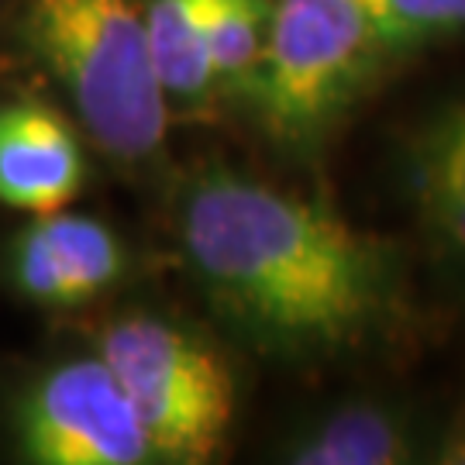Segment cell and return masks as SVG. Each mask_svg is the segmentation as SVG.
<instances>
[{
    "label": "cell",
    "mask_w": 465,
    "mask_h": 465,
    "mask_svg": "<svg viewBox=\"0 0 465 465\" xmlns=\"http://www.w3.org/2000/svg\"><path fill=\"white\" fill-rule=\"evenodd\" d=\"M173 234L211 314L282 366L362 355L414 321L400 242L228 163L180 180Z\"/></svg>",
    "instance_id": "cell-1"
},
{
    "label": "cell",
    "mask_w": 465,
    "mask_h": 465,
    "mask_svg": "<svg viewBox=\"0 0 465 465\" xmlns=\"http://www.w3.org/2000/svg\"><path fill=\"white\" fill-rule=\"evenodd\" d=\"M11 38L114 166L149 173L163 159L173 111L152 63L145 0H17Z\"/></svg>",
    "instance_id": "cell-2"
},
{
    "label": "cell",
    "mask_w": 465,
    "mask_h": 465,
    "mask_svg": "<svg viewBox=\"0 0 465 465\" xmlns=\"http://www.w3.org/2000/svg\"><path fill=\"white\" fill-rule=\"evenodd\" d=\"M390 66L359 0H272L245 111L280 155L311 163Z\"/></svg>",
    "instance_id": "cell-3"
},
{
    "label": "cell",
    "mask_w": 465,
    "mask_h": 465,
    "mask_svg": "<svg viewBox=\"0 0 465 465\" xmlns=\"http://www.w3.org/2000/svg\"><path fill=\"white\" fill-rule=\"evenodd\" d=\"M94 351L124 386L155 462L221 459L238 417V372L207 331L163 311H124L100 324Z\"/></svg>",
    "instance_id": "cell-4"
},
{
    "label": "cell",
    "mask_w": 465,
    "mask_h": 465,
    "mask_svg": "<svg viewBox=\"0 0 465 465\" xmlns=\"http://www.w3.org/2000/svg\"><path fill=\"white\" fill-rule=\"evenodd\" d=\"M7 434L32 465H152L155 451L124 386L97 351L35 372L11 397Z\"/></svg>",
    "instance_id": "cell-5"
},
{
    "label": "cell",
    "mask_w": 465,
    "mask_h": 465,
    "mask_svg": "<svg viewBox=\"0 0 465 465\" xmlns=\"http://www.w3.org/2000/svg\"><path fill=\"white\" fill-rule=\"evenodd\" d=\"M134 255L107 221L90 214H28L0 252L4 282L52 314L94 307L132 276Z\"/></svg>",
    "instance_id": "cell-6"
},
{
    "label": "cell",
    "mask_w": 465,
    "mask_h": 465,
    "mask_svg": "<svg viewBox=\"0 0 465 465\" xmlns=\"http://www.w3.org/2000/svg\"><path fill=\"white\" fill-rule=\"evenodd\" d=\"M84 138L45 100H0V207L21 214L69 207L86 186Z\"/></svg>",
    "instance_id": "cell-7"
},
{
    "label": "cell",
    "mask_w": 465,
    "mask_h": 465,
    "mask_svg": "<svg viewBox=\"0 0 465 465\" xmlns=\"http://www.w3.org/2000/svg\"><path fill=\"white\" fill-rule=\"evenodd\" d=\"M290 465H407L424 459L417 420L380 400L338 403L280 445Z\"/></svg>",
    "instance_id": "cell-8"
},
{
    "label": "cell",
    "mask_w": 465,
    "mask_h": 465,
    "mask_svg": "<svg viewBox=\"0 0 465 465\" xmlns=\"http://www.w3.org/2000/svg\"><path fill=\"white\" fill-rule=\"evenodd\" d=\"M152 63L173 117H207L221 107L211 63V0H145Z\"/></svg>",
    "instance_id": "cell-9"
},
{
    "label": "cell",
    "mask_w": 465,
    "mask_h": 465,
    "mask_svg": "<svg viewBox=\"0 0 465 465\" xmlns=\"http://www.w3.org/2000/svg\"><path fill=\"white\" fill-rule=\"evenodd\" d=\"M272 0H211V63L221 104L245 107L262 63Z\"/></svg>",
    "instance_id": "cell-10"
},
{
    "label": "cell",
    "mask_w": 465,
    "mask_h": 465,
    "mask_svg": "<svg viewBox=\"0 0 465 465\" xmlns=\"http://www.w3.org/2000/svg\"><path fill=\"white\" fill-rule=\"evenodd\" d=\"M390 63L465 35V0H359Z\"/></svg>",
    "instance_id": "cell-11"
},
{
    "label": "cell",
    "mask_w": 465,
    "mask_h": 465,
    "mask_svg": "<svg viewBox=\"0 0 465 465\" xmlns=\"http://www.w3.org/2000/svg\"><path fill=\"white\" fill-rule=\"evenodd\" d=\"M397 169L428 173L465 193V97L445 100L417 117L400 138Z\"/></svg>",
    "instance_id": "cell-12"
},
{
    "label": "cell",
    "mask_w": 465,
    "mask_h": 465,
    "mask_svg": "<svg viewBox=\"0 0 465 465\" xmlns=\"http://www.w3.org/2000/svg\"><path fill=\"white\" fill-rule=\"evenodd\" d=\"M400 190L414 211L420 232L449 262L465 269V193L428 173L397 169Z\"/></svg>",
    "instance_id": "cell-13"
},
{
    "label": "cell",
    "mask_w": 465,
    "mask_h": 465,
    "mask_svg": "<svg viewBox=\"0 0 465 465\" xmlns=\"http://www.w3.org/2000/svg\"><path fill=\"white\" fill-rule=\"evenodd\" d=\"M434 462H451V465H465V414H459L449 424L445 438L434 445Z\"/></svg>",
    "instance_id": "cell-14"
}]
</instances>
